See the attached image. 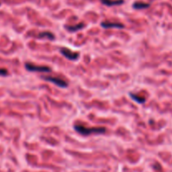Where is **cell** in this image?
I'll list each match as a JSON object with an SVG mask.
<instances>
[{
	"label": "cell",
	"mask_w": 172,
	"mask_h": 172,
	"mask_svg": "<svg viewBox=\"0 0 172 172\" xmlns=\"http://www.w3.org/2000/svg\"><path fill=\"white\" fill-rule=\"evenodd\" d=\"M75 129L83 135H90L93 134H104L105 128H86L82 125H76Z\"/></svg>",
	"instance_id": "6da1fadb"
},
{
	"label": "cell",
	"mask_w": 172,
	"mask_h": 172,
	"mask_svg": "<svg viewBox=\"0 0 172 172\" xmlns=\"http://www.w3.org/2000/svg\"><path fill=\"white\" fill-rule=\"evenodd\" d=\"M42 78L45 80V81H48V82H50V83L56 84V86H60V87H67L68 85V83L64 81L62 79L58 78V77H55V76H42Z\"/></svg>",
	"instance_id": "7a4b0ae2"
},
{
	"label": "cell",
	"mask_w": 172,
	"mask_h": 172,
	"mask_svg": "<svg viewBox=\"0 0 172 172\" xmlns=\"http://www.w3.org/2000/svg\"><path fill=\"white\" fill-rule=\"evenodd\" d=\"M25 68L30 71H40V72H50V68L44 66H34L32 64L25 63Z\"/></svg>",
	"instance_id": "3957f363"
},
{
	"label": "cell",
	"mask_w": 172,
	"mask_h": 172,
	"mask_svg": "<svg viewBox=\"0 0 172 172\" xmlns=\"http://www.w3.org/2000/svg\"><path fill=\"white\" fill-rule=\"evenodd\" d=\"M60 53L65 57H67L68 60H77V58L80 56V54L78 52H73V51H71V50H68L67 48L60 49Z\"/></svg>",
	"instance_id": "277c9868"
},
{
	"label": "cell",
	"mask_w": 172,
	"mask_h": 172,
	"mask_svg": "<svg viewBox=\"0 0 172 172\" xmlns=\"http://www.w3.org/2000/svg\"><path fill=\"white\" fill-rule=\"evenodd\" d=\"M102 27L109 29V28H118V29H123L124 25L120 23H112V22H102L101 24Z\"/></svg>",
	"instance_id": "5b68a950"
},
{
	"label": "cell",
	"mask_w": 172,
	"mask_h": 172,
	"mask_svg": "<svg viewBox=\"0 0 172 172\" xmlns=\"http://www.w3.org/2000/svg\"><path fill=\"white\" fill-rule=\"evenodd\" d=\"M101 2L107 6H115L124 4V0H101Z\"/></svg>",
	"instance_id": "8992f818"
},
{
	"label": "cell",
	"mask_w": 172,
	"mask_h": 172,
	"mask_svg": "<svg viewBox=\"0 0 172 172\" xmlns=\"http://www.w3.org/2000/svg\"><path fill=\"white\" fill-rule=\"evenodd\" d=\"M85 27V24L83 23H81V24H78L76 25H72V26H67V30H69V31H72V32H75V31H77L79 30H82L83 28Z\"/></svg>",
	"instance_id": "52a82bcc"
},
{
	"label": "cell",
	"mask_w": 172,
	"mask_h": 172,
	"mask_svg": "<svg viewBox=\"0 0 172 172\" xmlns=\"http://www.w3.org/2000/svg\"><path fill=\"white\" fill-rule=\"evenodd\" d=\"M133 7L135 8V9H143V8H147L150 7V4L143 3V2H136L133 4Z\"/></svg>",
	"instance_id": "ba28073f"
},
{
	"label": "cell",
	"mask_w": 172,
	"mask_h": 172,
	"mask_svg": "<svg viewBox=\"0 0 172 172\" xmlns=\"http://www.w3.org/2000/svg\"><path fill=\"white\" fill-rule=\"evenodd\" d=\"M130 97H132V99H134L135 101H136L137 102H138V103H144V102H145V99H144V98L138 97V96H136L135 94L130 93Z\"/></svg>",
	"instance_id": "9c48e42d"
},
{
	"label": "cell",
	"mask_w": 172,
	"mask_h": 172,
	"mask_svg": "<svg viewBox=\"0 0 172 172\" xmlns=\"http://www.w3.org/2000/svg\"><path fill=\"white\" fill-rule=\"evenodd\" d=\"M39 37L41 38H43V37H45V36H47V37L50 39V40H53L54 39V34H51L50 32H42V33H41V34L38 35Z\"/></svg>",
	"instance_id": "30bf717a"
},
{
	"label": "cell",
	"mask_w": 172,
	"mask_h": 172,
	"mask_svg": "<svg viewBox=\"0 0 172 172\" xmlns=\"http://www.w3.org/2000/svg\"><path fill=\"white\" fill-rule=\"evenodd\" d=\"M8 75V71L6 69H3V68H0V76H7Z\"/></svg>",
	"instance_id": "8fae6325"
}]
</instances>
